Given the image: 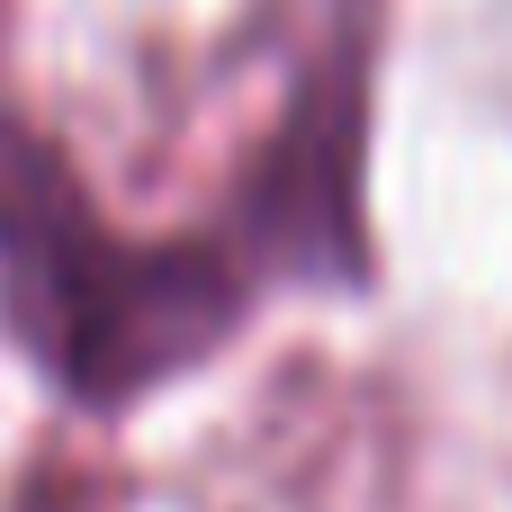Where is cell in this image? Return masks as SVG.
<instances>
[{"mask_svg":"<svg viewBox=\"0 0 512 512\" xmlns=\"http://www.w3.org/2000/svg\"><path fill=\"white\" fill-rule=\"evenodd\" d=\"M387 45L396 0H324L216 189L171 225H135L72 126L0 81V351L63 423L126 432L279 315L387 288Z\"/></svg>","mask_w":512,"mask_h":512,"instance_id":"6da1fadb","label":"cell"},{"mask_svg":"<svg viewBox=\"0 0 512 512\" xmlns=\"http://www.w3.org/2000/svg\"><path fill=\"white\" fill-rule=\"evenodd\" d=\"M9 9H18V0H0V18H9Z\"/></svg>","mask_w":512,"mask_h":512,"instance_id":"7a4b0ae2","label":"cell"}]
</instances>
